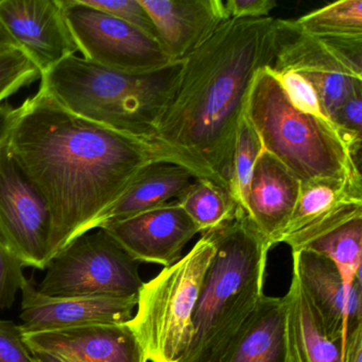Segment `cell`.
<instances>
[{
    "mask_svg": "<svg viewBox=\"0 0 362 362\" xmlns=\"http://www.w3.org/2000/svg\"><path fill=\"white\" fill-rule=\"evenodd\" d=\"M6 146L49 207V262L90 232L144 167L167 162L186 168L160 144L78 117L41 88L18 107Z\"/></svg>",
    "mask_w": 362,
    "mask_h": 362,
    "instance_id": "cell-1",
    "label": "cell"
},
{
    "mask_svg": "<svg viewBox=\"0 0 362 362\" xmlns=\"http://www.w3.org/2000/svg\"><path fill=\"white\" fill-rule=\"evenodd\" d=\"M275 54V18L224 22L182 61L175 92L156 128L160 145L196 177L230 192L233 153L256 71Z\"/></svg>",
    "mask_w": 362,
    "mask_h": 362,
    "instance_id": "cell-2",
    "label": "cell"
},
{
    "mask_svg": "<svg viewBox=\"0 0 362 362\" xmlns=\"http://www.w3.org/2000/svg\"><path fill=\"white\" fill-rule=\"evenodd\" d=\"M215 245L192 317L189 344L180 362H218L264 296L272 249L238 207L232 221L204 233Z\"/></svg>",
    "mask_w": 362,
    "mask_h": 362,
    "instance_id": "cell-3",
    "label": "cell"
},
{
    "mask_svg": "<svg viewBox=\"0 0 362 362\" xmlns=\"http://www.w3.org/2000/svg\"><path fill=\"white\" fill-rule=\"evenodd\" d=\"M245 117L264 151L300 183H328L362 190L360 160L330 120L298 111L267 66L256 71L245 99Z\"/></svg>",
    "mask_w": 362,
    "mask_h": 362,
    "instance_id": "cell-4",
    "label": "cell"
},
{
    "mask_svg": "<svg viewBox=\"0 0 362 362\" xmlns=\"http://www.w3.org/2000/svg\"><path fill=\"white\" fill-rule=\"evenodd\" d=\"M181 65L177 62L154 73L126 74L75 54L42 75L40 88L78 117L160 144L156 128L175 92Z\"/></svg>",
    "mask_w": 362,
    "mask_h": 362,
    "instance_id": "cell-5",
    "label": "cell"
},
{
    "mask_svg": "<svg viewBox=\"0 0 362 362\" xmlns=\"http://www.w3.org/2000/svg\"><path fill=\"white\" fill-rule=\"evenodd\" d=\"M215 254L211 237L202 234L175 264L144 283L137 310L127 322L150 362H180L192 336V317L207 269Z\"/></svg>",
    "mask_w": 362,
    "mask_h": 362,
    "instance_id": "cell-6",
    "label": "cell"
},
{
    "mask_svg": "<svg viewBox=\"0 0 362 362\" xmlns=\"http://www.w3.org/2000/svg\"><path fill=\"white\" fill-rule=\"evenodd\" d=\"M139 264L105 230L96 228L50 260L37 290L54 296H137L145 283Z\"/></svg>",
    "mask_w": 362,
    "mask_h": 362,
    "instance_id": "cell-7",
    "label": "cell"
},
{
    "mask_svg": "<svg viewBox=\"0 0 362 362\" xmlns=\"http://www.w3.org/2000/svg\"><path fill=\"white\" fill-rule=\"evenodd\" d=\"M65 20L82 58L126 74H148L175 64L158 42L83 0H62Z\"/></svg>",
    "mask_w": 362,
    "mask_h": 362,
    "instance_id": "cell-8",
    "label": "cell"
},
{
    "mask_svg": "<svg viewBox=\"0 0 362 362\" xmlns=\"http://www.w3.org/2000/svg\"><path fill=\"white\" fill-rule=\"evenodd\" d=\"M270 69L275 73L296 71L308 80L330 122L343 101L362 90V69L345 60L329 42L303 33L292 20L275 18V54Z\"/></svg>",
    "mask_w": 362,
    "mask_h": 362,
    "instance_id": "cell-9",
    "label": "cell"
},
{
    "mask_svg": "<svg viewBox=\"0 0 362 362\" xmlns=\"http://www.w3.org/2000/svg\"><path fill=\"white\" fill-rule=\"evenodd\" d=\"M52 224L47 202L5 144L0 148V237L25 267L45 270Z\"/></svg>",
    "mask_w": 362,
    "mask_h": 362,
    "instance_id": "cell-10",
    "label": "cell"
},
{
    "mask_svg": "<svg viewBox=\"0 0 362 362\" xmlns=\"http://www.w3.org/2000/svg\"><path fill=\"white\" fill-rule=\"evenodd\" d=\"M0 23L42 75L78 52L62 0H0Z\"/></svg>",
    "mask_w": 362,
    "mask_h": 362,
    "instance_id": "cell-11",
    "label": "cell"
},
{
    "mask_svg": "<svg viewBox=\"0 0 362 362\" xmlns=\"http://www.w3.org/2000/svg\"><path fill=\"white\" fill-rule=\"evenodd\" d=\"M292 253L309 251L329 259L347 293L362 281V199L343 201L304 228L283 237Z\"/></svg>",
    "mask_w": 362,
    "mask_h": 362,
    "instance_id": "cell-12",
    "label": "cell"
},
{
    "mask_svg": "<svg viewBox=\"0 0 362 362\" xmlns=\"http://www.w3.org/2000/svg\"><path fill=\"white\" fill-rule=\"evenodd\" d=\"M100 228L139 264L165 268L181 259L184 247L200 233L177 200Z\"/></svg>",
    "mask_w": 362,
    "mask_h": 362,
    "instance_id": "cell-13",
    "label": "cell"
},
{
    "mask_svg": "<svg viewBox=\"0 0 362 362\" xmlns=\"http://www.w3.org/2000/svg\"><path fill=\"white\" fill-rule=\"evenodd\" d=\"M22 292L23 334L65 329L90 324L127 323L133 317L137 296H54L42 293L30 279Z\"/></svg>",
    "mask_w": 362,
    "mask_h": 362,
    "instance_id": "cell-14",
    "label": "cell"
},
{
    "mask_svg": "<svg viewBox=\"0 0 362 362\" xmlns=\"http://www.w3.org/2000/svg\"><path fill=\"white\" fill-rule=\"evenodd\" d=\"M31 353H47L65 362H149L127 323L90 324L24 334Z\"/></svg>",
    "mask_w": 362,
    "mask_h": 362,
    "instance_id": "cell-15",
    "label": "cell"
},
{
    "mask_svg": "<svg viewBox=\"0 0 362 362\" xmlns=\"http://www.w3.org/2000/svg\"><path fill=\"white\" fill-rule=\"evenodd\" d=\"M292 264V275L302 286L326 332L344 349L349 328L362 323V281L347 293L334 264L313 252H294Z\"/></svg>",
    "mask_w": 362,
    "mask_h": 362,
    "instance_id": "cell-16",
    "label": "cell"
},
{
    "mask_svg": "<svg viewBox=\"0 0 362 362\" xmlns=\"http://www.w3.org/2000/svg\"><path fill=\"white\" fill-rule=\"evenodd\" d=\"M173 62L196 52L228 21L222 0H141Z\"/></svg>",
    "mask_w": 362,
    "mask_h": 362,
    "instance_id": "cell-17",
    "label": "cell"
},
{
    "mask_svg": "<svg viewBox=\"0 0 362 362\" xmlns=\"http://www.w3.org/2000/svg\"><path fill=\"white\" fill-rule=\"evenodd\" d=\"M300 192L298 180L274 156L262 152L250 183L247 214L271 247L279 245Z\"/></svg>",
    "mask_w": 362,
    "mask_h": 362,
    "instance_id": "cell-18",
    "label": "cell"
},
{
    "mask_svg": "<svg viewBox=\"0 0 362 362\" xmlns=\"http://www.w3.org/2000/svg\"><path fill=\"white\" fill-rule=\"evenodd\" d=\"M218 362H291L284 296L264 294Z\"/></svg>",
    "mask_w": 362,
    "mask_h": 362,
    "instance_id": "cell-19",
    "label": "cell"
},
{
    "mask_svg": "<svg viewBox=\"0 0 362 362\" xmlns=\"http://www.w3.org/2000/svg\"><path fill=\"white\" fill-rule=\"evenodd\" d=\"M196 179L194 173L180 165L151 163L137 173L124 194L93 223L90 230L177 200Z\"/></svg>",
    "mask_w": 362,
    "mask_h": 362,
    "instance_id": "cell-20",
    "label": "cell"
},
{
    "mask_svg": "<svg viewBox=\"0 0 362 362\" xmlns=\"http://www.w3.org/2000/svg\"><path fill=\"white\" fill-rule=\"evenodd\" d=\"M284 298L291 362H342V343L326 332L321 317L294 275Z\"/></svg>",
    "mask_w": 362,
    "mask_h": 362,
    "instance_id": "cell-21",
    "label": "cell"
},
{
    "mask_svg": "<svg viewBox=\"0 0 362 362\" xmlns=\"http://www.w3.org/2000/svg\"><path fill=\"white\" fill-rule=\"evenodd\" d=\"M177 202L201 234L232 221L239 207L228 190L204 177H197Z\"/></svg>",
    "mask_w": 362,
    "mask_h": 362,
    "instance_id": "cell-22",
    "label": "cell"
},
{
    "mask_svg": "<svg viewBox=\"0 0 362 362\" xmlns=\"http://www.w3.org/2000/svg\"><path fill=\"white\" fill-rule=\"evenodd\" d=\"M296 26L317 39L362 37L361 0H341L294 21Z\"/></svg>",
    "mask_w": 362,
    "mask_h": 362,
    "instance_id": "cell-23",
    "label": "cell"
},
{
    "mask_svg": "<svg viewBox=\"0 0 362 362\" xmlns=\"http://www.w3.org/2000/svg\"><path fill=\"white\" fill-rule=\"evenodd\" d=\"M349 199H362V190L328 183L300 186L298 203L289 223L279 237V245L283 237L304 228L343 201Z\"/></svg>",
    "mask_w": 362,
    "mask_h": 362,
    "instance_id": "cell-24",
    "label": "cell"
},
{
    "mask_svg": "<svg viewBox=\"0 0 362 362\" xmlns=\"http://www.w3.org/2000/svg\"><path fill=\"white\" fill-rule=\"evenodd\" d=\"M264 151L262 141L255 129L243 114L239 122L233 153L232 175L230 192L240 209L247 213V199L250 183L258 158Z\"/></svg>",
    "mask_w": 362,
    "mask_h": 362,
    "instance_id": "cell-25",
    "label": "cell"
},
{
    "mask_svg": "<svg viewBox=\"0 0 362 362\" xmlns=\"http://www.w3.org/2000/svg\"><path fill=\"white\" fill-rule=\"evenodd\" d=\"M41 77V71L20 48L0 52V105Z\"/></svg>",
    "mask_w": 362,
    "mask_h": 362,
    "instance_id": "cell-26",
    "label": "cell"
},
{
    "mask_svg": "<svg viewBox=\"0 0 362 362\" xmlns=\"http://www.w3.org/2000/svg\"><path fill=\"white\" fill-rule=\"evenodd\" d=\"M83 1L90 7L118 18L160 43L158 31L152 22L151 16L141 5V0H110V1L83 0Z\"/></svg>",
    "mask_w": 362,
    "mask_h": 362,
    "instance_id": "cell-27",
    "label": "cell"
},
{
    "mask_svg": "<svg viewBox=\"0 0 362 362\" xmlns=\"http://www.w3.org/2000/svg\"><path fill=\"white\" fill-rule=\"evenodd\" d=\"M271 71L276 78L281 88H283L288 100L296 110L310 114V115L317 116V117L326 118L323 109H322L321 103H320L319 96L308 80L305 79L302 75L293 71L275 73L271 69Z\"/></svg>",
    "mask_w": 362,
    "mask_h": 362,
    "instance_id": "cell-28",
    "label": "cell"
},
{
    "mask_svg": "<svg viewBox=\"0 0 362 362\" xmlns=\"http://www.w3.org/2000/svg\"><path fill=\"white\" fill-rule=\"evenodd\" d=\"M25 264L0 237V309L10 308L16 302L26 277Z\"/></svg>",
    "mask_w": 362,
    "mask_h": 362,
    "instance_id": "cell-29",
    "label": "cell"
},
{
    "mask_svg": "<svg viewBox=\"0 0 362 362\" xmlns=\"http://www.w3.org/2000/svg\"><path fill=\"white\" fill-rule=\"evenodd\" d=\"M0 362H33L20 325L0 319Z\"/></svg>",
    "mask_w": 362,
    "mask_h": 362,
    "instance_id": "cell-30",
    "label": "cell"
},
{
    "mask_svg": "<svg viewBox=\"0 0 362 362\" xmlns=\"http://www.w3.org/2000/svg\"><path fill=\"white\" fill-rule=\"evenodd\" d=\"M277 7L275 0H228L224 1L228 20L268 18Z\"/></svg>",
    "mask_w": 362,
    "mask_h": 362,
    "instance_id": "cell-31",
    "label": "cell"
},
{
    "mask_svg": "<svg viewBox=\"0 0 362 362\" xmlns=\"http://www.w3.org/2000/svg\"><path fill=\"white\" fill-rule=\"evenodd\" d=\"M342 362H362V323L349 328Z\"/></svg>",
    "mask_w": 362,
    "mask_h": 362,
    "instance_id": "cell-32",
    "label": "cell"
},
{
    "mask_svg": "<svg viewBox=\"0 0 362 362\" xmlns=\"http://www.w3.org/2000/svg\"><path fill=\"white\" fill-rule=\"evenodd\" d=\"M18 115V107H14L9 103L0 105V148L5 145L9 136L10 131Z\"/></svg>",
    "mask_w": 362,
    "mask_h": 362,
    "instance_id": "cell-33",
    "label": "cell"
},
{
    "mask_svg": "<svg viewBox=\"0 0 362 362\" xmlns=\"http://www.w3.org/2000/svg\"><path fill=\"white\" fill-rule=\"evenodd\" d=\"M13 48L20 47L14 41L13 37L6 30L4 25L0 23V52H7V50L13 49Z\"/></svg>",
    "mask_w": 362,
    "mask_h": 362,
    "instance_id": "cell-34",
    "label": "cell"
},
{
    "mask_svg": "<svg viewBox=\"0 0 362 362\" xmlns=\"http://www.w3.org/2000/svg\"><path fill=\"white\" fill-rule=\"evenodd\" d=\"M33 362H65L61 358L47 353H33Z\"/></svg>",
    "mask_w": 362,
    "mask_h": 362,
    "instance_id": "cell-35",
    "label": "cell"
}]
</instances>
